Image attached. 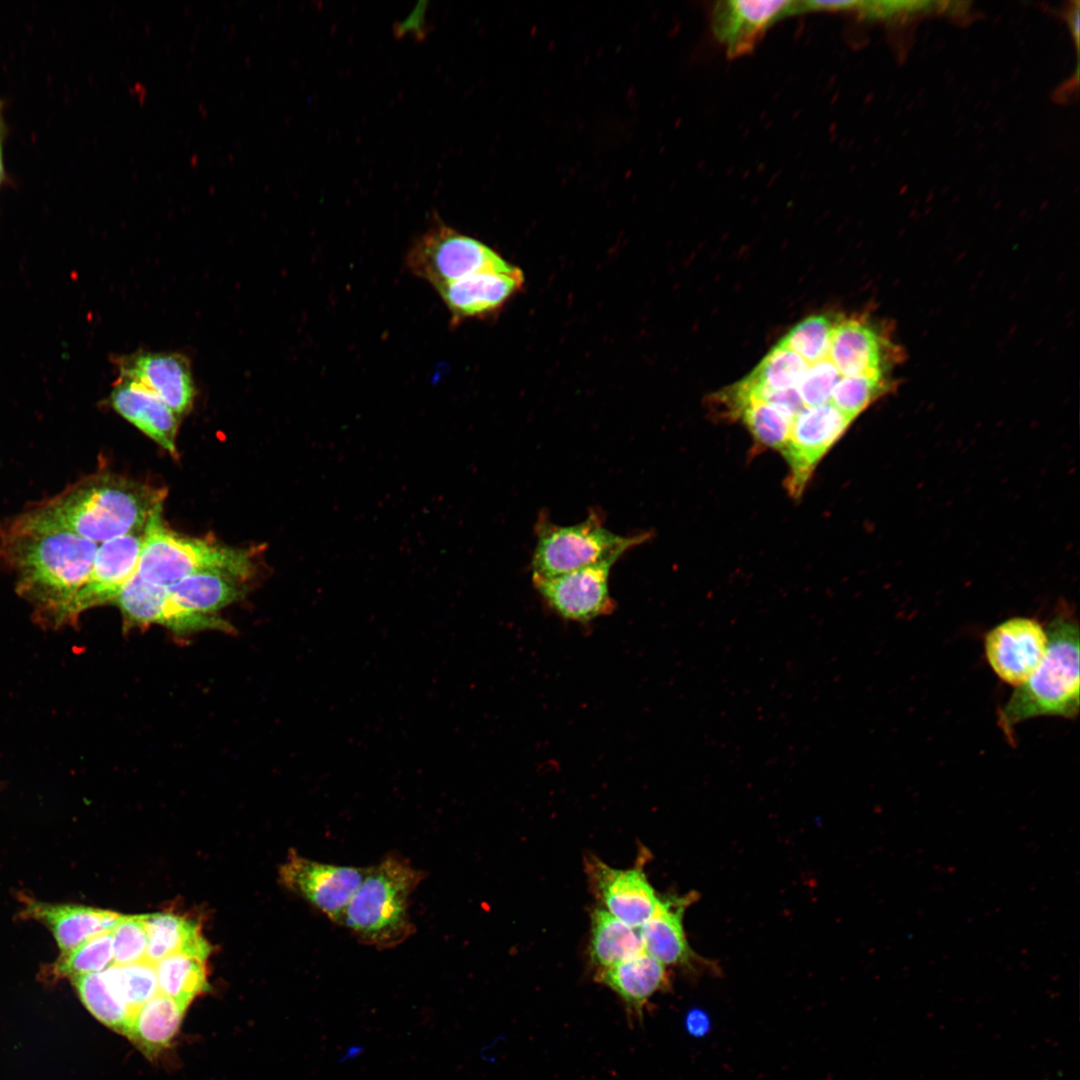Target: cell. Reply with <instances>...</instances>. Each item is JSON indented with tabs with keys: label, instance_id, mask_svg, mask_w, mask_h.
<instances>
[{
	"label": "cell",
	"instance_id": "1",
	"mask_svg": "<svg viewBox=\"0 0 1080 1080\" xmlns=\"http://www.w3.org/2000/svg\"><path fill=\"white\" fill-rule=\"evenodd\" d=\"M98 546L36 504L0 521V565L14 575L16 592L38 619L53 626L86 582Z\"/></svg>",
	"mask_w": 1080,
	"mask_h": 1080
},
{
	"label": "cell",
	"instance_id": "2",
	"mask_svg": "<svg viewBox=\"0 0 1080 1080\" xmlns=\"http://www.w3.org/2000/svg\"><path fill=\"white\" fill-rule=\"evenodd\" d=\"M166 491L111 473H98L38 504L76 534L101 544L144 531L161 512Z\"/></svg>",
	"mask_w": 1080,
	"mask_h": 1080
},
{
	"label": "cell",
	"instance_id": "3",
	"mask_svg": "<svg viewBox=\"0 0 1080 1080\" xmlns=\"http://www.w3.org/2000/svg\"><path fill=\"white\" fill-rule=\"evenodd\" d=\"M426 874L399 854L389 853L369 870L349 902L340 926L361 944L394 949L416 931L410 898Z\"/></svg>",
	"mask_w": 1080,
	"mask_h": 1080
},
{
	"label": "cell",
	"instance_id": "4",
	"mask_svg": "<svg viewBox=\"0 0 1080 1080\" xmlns=\"http://www.w3.org/2000/svg\"><path fill=\"white\" fill-rule=\"evenodd\" d=\"M1048 646L1035 672L1015 687L999 712V726L1011 738L1015 725L1038 716L1074 718L1079 712V626L1070 615L1056 616L1046 629Z\"/></svg>",
	"mask_w": 1080,
	"mask_h": 1080
},
{
	"label": "cell",
	"instance_id": "5",
	"mask_svg": "<svg viewBox=\"0 0 1080 1080\" xmlns=\"http://www.w3.org/2000/svg\"><path fill=\"white\" fill-rule=\"evenodd\" d=\"M254 570L248 550L179 535L163 523L158 512L144 528L136 573L144 581L168 586L204 571L221 572L244 581Z\"/></svg>",
	"mask_w": 1080,
	"mask_h": 1080
},
{
	"label": "cell",
	"instance_id": "6",
	"mask_svg": "<svg viewBox=\"0 0 1080 1080\" xmlns=\"http://www.w3.org/2000/svg\"><path fill=\"white\" fill-rule=\"evenodd\" d=\"M652 537L649 531L630 536L613 533L604 525L600 510L592 509L585 520L557 525L541 512L535 525L532 577L559 576L612 557L620 558Z\"/></svg>",
	"mask_w": 1080,
	"mask_h": 1080
},
{
	"label": "cell",
	"instance_id": "7",
	"mask_svg": "<svg viewBox=\"0 0 1080 1080\" xmlns=\"http://www.w3.org/2000/svg\"><path fill=\"white\" fill-rule=\"evenodd\" d=\"M406 265L411 273L438 289L478 272L503 269L510 264L479 240L436 224L412 244Z\"/></svg>",
	"mask_w": 1080,
	"mask_h": 1080
},
{
	"label": "cell",
	"instance_id": "8",
	"mask_svg": "<svg viewBox=\"0 0 1080 1080\" xmlns=\"http://www.w3.org/2000/svg\"><path fill=\"white\" fill-rule=\"evenodd\" d=\"M369 866L324 863L291 850L279 869L280 882L340 926L344 912Z\"/></svg>",
	"mask_w": 1080,
	"mask_h": 1080
},
{
	"label": "cell",
	"instance_id": "9",
	"mask_svg": "<svg viewBox=\"0 0 1080 1080\" xmlns=\"http://www.w3.org/2000/svg\"><path fill=\"white\" fill-rule=\"evenodd\" d=\"M619 560L604 561L550 578L532 577L546 604L561 617L587 622L612 613L615 601L609 592V576Z\"/></svg>",
	"mask_w": 1080,
	"mask_h": 1080
},
{
	"label": "cell",
	"instance_id": "10",
	"mask_svg": "<svg viewBox=\"0 0 1080 1080\" xmlns=\"http://www.w3.org/2000/svg\"><path fill=\"white\" fill-rule=\"evenodd\" d=\"M853 421L832 403L805 408L795 416L781 451L790 468L787 487L793 496L801 494L817 463Z\"/></svg>",
	"mask_w": 1080,
	"mask_h": 1080
},
{
	"label": "cell",
	"instance_id": "11",
	"mask_svg": "<svg viewBox=\"0 0 1080 1080\" xmlns=\"http://www.w3.org/2000/svg\"><path fill=\"white\" fill-rule=\"evenodd\" d=\"M143 531L99 544L86 582L66 607L60 625L71 623L87 609L114 602L136 574Z\"/></svg>",
	"mask_w": 1080,
	"mask_h": 1080
},
{
	"label": "cell",
	"instance_id": "12",
	"mask_svg": "<svg viewBox=\"0 0 1080 1080\" xmlns=\"http://www.w3.org/2000/svg\"><path fill=\"white\" fill-rule=\"evenodd\" d=\"M1047 646L1046 629L1027 617L1005 620L984 638L985 656L991 669L1002 681L1015 687L1035 672Z\"/></svg>",
	"mask_w": 1080,
	"mask_h": 1080
},
{
	"label": "cell",
	"instance_id": "13",
	"mask_svg": "<svg viewBox=\"0 0 1080 1080\" xmlns=\"http://www.w3.org/2000/svg\"><path fill=\"white\" fill-rule=\"evenodd\" d=\"M586 871L602 908L627 925L639 929L657 910L660 898L640 867L614 868L591 857Z\"/></svg>",
	"mask_w": 1080,
	"mask_h": 1080
},
{
	"label": "cell",
	"instance_id": "14",
	"mask_svg": "<svg viewBox=\"0 0 1080 1080\" xmlns=\"http://www.w3.org/2000/svg\"><path fill=\"white\" fill-rule=\"evenodd\" d=\"M796 15V1L722 0L712 9V31L729 58L752 52L777 21Z\"/></svg>",
	"mask_w": 1080,
	"mask_h": 1080
},
{
	"label": "cell",
	"instance_id": "15",
	"mask_svg": "<svg viewBox=\"0 0 1080 1080\" xmlns=\"http://www.w3.org/2000/svg\"><path fill=\"white\" fill-rule=\"evenodd\" d=\"M523 284V272L510 264L503 269L478 272L436 290L456 325L469 318L496 312Z\"/></svg>",
	"mask_w": 1080,
	"mask_h": 1080
},
{
	"label": "cell",
	"instance_id": "16",
	"mask_svg": "<svg viewBox=\"0 0 1080 1080\" xmlns=\"http://www.w3.org/2000/svg\"><path fill=\"white\" fill-rule=\"evenodd\" d=\"M120 377L159 397L178 416L188 412L195 389L188 360L176 353L141 352L119 359Z\"/></svg>",
	"mask_w": 1080,
	"mask_h": 1080
},
{
	"label": "cell",
	"instance_id": "17",
	"mask_svg": "<svg viewBox=\"0 0 1080 1080\" xmlns=\"http://www.w3.org/2000/svg\"><path fill=\"white\" fill-rule=\"evenodd\" d=\"M21 916L45 925L61 953L100 934L111 932L121 914L76 904L48 903L23 897Z\"/></svg>",
	"mask_w": 1080,
	"mask_h": 1080
},
{
	"label": "cell",
	"instance_id": "18",
	"mask_svg": "<svg viewBox=\"0 0 1080 1080\" xmlns=\"http://www.w3.org/2000/svg\"><path fill=\"white\" fill-rule=\"evenodd\" d=\"M110 406L123 418L177 457L179 416L159 397L139 383L120 377L108 397Z\"/></svg>",
	"mask_w": 1080,
	"mask_h": 1080
},
{
	"label": "cell",
	"instance_id": "19",
	"mask_svg": "<svg viewBox=\"0 0 1080 1080\" xmlns=\"http://www.w3.org/2000/svg\"><path fill=\"white\" fill-rule=\"evenodd\" d=\"M695 894L660 898L657 910L640 928L644 952L667 966L693 967L692 951L683 926V915Z\"/></svg>",
	"mask_w": 1080,
	"mask_h": 1080
},
{
	"label": "cell",
	"instance_id": "20",
	"mask_svg": "<svg viewBox=\"0 0 1080 1080\" xmlns=\"http://www.w3.org/2000/svg\"><path fill=\"white\" fill-rule=\"evenodd\" d=\"M595 977L621 998L631 1020L642 1019L647 1001L657 992L668 990L671 984L666 966L645 952L597 970Z\"/></svg>",
	"mask_w": 1080,
	"mask_h": 1080
},
{
	"label": "cell",
	"instance_id": "21",
	"mask_svg": "<svg viewBox=\"0 0 1080 1080\" xmlns=\"http://www.w3.org/2000/svg\"><path fill=\"white\" fill-rule=\"evenodd\" d=\"M148 935L146 960L156 963L172 954H186L202 960L211 946L197 921L171 912L145 914Z\"/></svg>",
	"mask_w": 1080,
	"mask_h": 1080
},
{
	"label": "cell",
	"instance_id": "22",
	"mask_svg": "<svg viewBox=\"0 0 1080 1080\" xmlns=\"http://www.w3.org/2000/svg\"><path fill=\"white\" fill-rule=\"evenodd\" d=\"M188 1006L158 993L133 1013L125 1035L147 1056H155L178 1033Z\"/></svg>",
	"mask_w": 1080,
	"mask_h": 1080
},
{
	"label": "cell",
	"instance_id": "23",
	"mask_svg": "<svg viewBox=\"0 0 1080 1080\" xmlns=\"http://www.w3.org/2000/svg\"><path fill=\"white\" fill-rule=\"evenodd\" d=\"M731 416L739 417L762 446L782 451L793 420L776 407L737 389L734 385L717 395Z\"/></svg>",
	"mask_w": 1080,
	"mask_h": 1080
},
{
	"label": "cell",
	"instance_id": "24",
	"mask_svg": "<svg viewBox=\"0 0 1080 1080\" xmlns=\"http://www.w3.org/2000/svg\"><path fill=\"white\" fill-rule=\"evenodd\" d=\"M165 588L180 607L206 615L239 600L244 593L241 580L214 571L188 575Z\"/></svg>",
	"mask_w": 1080,
	"mask_h": 1080
},
{
	"label": "cell",
	"instance_id": "25",
	"mask_svg": "<svg viewBox=\"0 0 1080 1080\" xmlns=\"http://www.w3.org/2000/svg\"><path fill=\"white\" fill-rule=\"evenodd\" d=\"M642 952L638 928L627 925L602 907L593 910L589 954L597 970L615 966Z\"/></svg>",
	"mask_w": 1080,
	"mask_h": 1080
},
{
	"label": "cell",
	"instance_id": "26",
	"mask_svg": "<svg viewBox=\"0 0 1080 1080\" xmlns=\"http://www.w3.org/2000/svg\"><path fill=\"white\" fill-rule=\"evenodd\" d=\"M159 993L189 1005L208 990L205 960L172 954L155 963Z\"/></svg>",
	"mask_w": 1080,
	"mask_h": 1080
},
{
	"label": "cell",
	"instance_id": "27",
	"mask_svg": "<svg viewBox=\"0 0 1080 1080\" xmlns=\"http://www.w3.org/2000/svg\"><path fill=\"white\" fill-rule=\"evenodd\" d=\"M71 981L82 1003L96 1019L126 1034L133 1012L111 988L103 972L76 976Z\"/></svg>",
	"mask_w": 1080,
	"mask_h": 1080
},
{
	"label": "cell",
	"instance_id": "28",
	"mask_svg": "<svg viewBox=\"0 0 1080 1080\" xmlns=\"http://www.w3.org/2000/svg\"><path fill=\"white\" fill-rule=\"evenodd\" d=\"M166 598L165 586L144 581L136 573L113 603L119 607L127 626H145L161 624Z\"/></svg>",
	"mask_w": 1080,
	"mask_h": 1080
},
{
	"label": "cell",
	"instance_id": "29",
	"mask_svg": "<svg viewBox=\"0 0 1080 1080\" xmlns=\"http://www.w3.org/2000/svg\"><path fill=\"white\" fill-rule=\"evenodd\" d=\"M111 988L134 1013L159 993L155 963L113 964L102 971Z\"/></svg>",
	"mask_w": 1080,
	"mask_h": 1080
},
{
	"label": "cell",
	"instance_id": "30",
	"mask_svg": "<svg viewBox=\"0 0 1080 1080\" xmlns=\"http://www.w3.org/2000/svg\"><path fill=\"white\" fill-rule=\"evenodd\" d=\"M113 961L111 932L93 937L79 946L60 953L57 960L50 966L51 976L76 977L85 974L102 972Z\"/></svg>",
	"mask_w": 1080,
	"mask_h": 1080
},
{
	"label": "cell",
	"instance_id": "31",
	"mask_svg": "<svg viewBox=\"0 0 1080 1080\" xmlns=\"http://www.w3.org/2000/svg\"><path fill=\"white\" fill-rule=\"evenodd\" d=\"M836 315L817 314L807 317L779 341L806 361L814 362L827 355Z\"/></svg>",
	"mask_w": 1080,
	"mask_h": 1080
},
{
	"label": "cell",
	"instance_id": "32",
	"mask_svg": "<svg viewBox=\"0 0 1080 1080\" xmlns=\"http://www.w3.org/2000/svg\"><path fill=\"white\" fill-rule=\"evenodd\" d=\"M113 961L127 965L146 960L148 935L145 915H122L111 931Z\"/></svg>",
	"mask_w": 1080,
	"mask_h": 1080
},
{
	"label": "cell",
	"instance_id": "33",
	"mask_svg": "<svg viewBox=\"0 0 1080 1080\" xmlns=\"http://www.w3.org/2000/svg\"><path fill=\"white\" fill-rule=\"evenodd\" d=\"M844 377L847 376L830 360L828 353L817 361H808V367L795 387L804 408L831 403L833 390Z\"/></svg>",
	"mask_w": 1080,
	"mask_h": 1080
},
{
	"label": "cell",
	"instance_id": "34",
	"mask_svg": "<svg viewBox=\"0 0 1080 1080\" xmlns=\"http://www.w3.org/2000/svg\"><path fill=\"white\" fill-rule=\"evenodd\" d=\"M1079 17H1080L1079 2H1075V7H1072V9H1070V11L1068 13V24H1069L1070 30L1072 32V36L1074 38V41L1076 43V47H1078V42H1079Z\"/></svg>",
	"mask_w": 1080,
	"mask_h": 1080
},
{
	"label": "cell",
	"instance_id": "35",
	"mask_svg": "<svg viewBox=\"0 0 1080 1080\" xmlns=\"http://www.w3.org/2000/svg\"><path fill=\"white\" fill-rule=\"evenodd\" d=\"M3 138L4 137L0 138V188L2 187L3 183L6 182V179H7L6 172H5V166H4Z\"/></svg>",
	"mask_w": 1080,
	"mask_h": 1080
},
{
	"label": "cell",
	"instance_id": "36",
	"mask_svg": "<svg viewBox=\"0 0 1080 1080\" xmlns=\"http://www.w3.org/2000/svg\"><path fill=\"white\" fill-rule=\"evenodd\" d=\"M5 133H6V127H5V123H4V117H3V104L0 101V138L4 137Z\"/></svg>",
	"mask_w": 1080,
	"mask_h": 1080
}]
</instances>
